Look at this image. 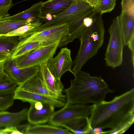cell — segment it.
<instances>
[{
	"label": "cell",
	"mask_w": 134,
	"mask_h": 134,
	"mask_svg": "<svg viewBox=\"0 0 134 134\" xmlns=\"http://www.w3.org/2000/svg\"><path fill=\"white\" fill-rule=\"evenodd\" d=\"M60 126L65 127L75 134H92L88 117L73 119L63 123Z\"/></svg>",
	"instance_id": "obj_17"
},
{
	"label": "cell",
	"mask_w": 134,
	"mask_h": 134,
	"mask_svg": "<svg viewBox=\"0 0 134 134\" xmlns=\"http://www.w3.org/2000/svg\"><path fill=\"white\" fill-rule=\"evenodd\" d=\"M17 86L16 82L5 71L0 76V92L14 91Z\"/></svg>",
	"instance_id": "obj_25"
},
{
	"label": "cell",
	"mask_w": 134,
	"mask_h": 134,
	"mask_svg": "<svg viewBox=\"0 0 134 134\" xmlns=\"http://www.w3.org/2000/svg\"><path fill=\"white\" fill-rule=\"evenodd\" d=\"M73 0H48L43 2L39 17L45 19L46 14L57 15L64 11L72 4Z\"/></svg>",
	"instance_id": "obj_14"
},
{
	"label": "cell",
	"mask_w": 134,
	"mask_h": 134,
	"mask_svg": "<svg viewBox=\"0 0 134 134\" xmlns=\"http://www.w3.org/2000/svg\"><path fill=\"white\" fill-rule=\"evenodd\" d=\"M42 24L40 20H37L22 26L8 33L7 35L17 36L19 38H24L34 32Z\"/></svg>",
	"instance_id": "obj_23"
},
{
	"label": "cell",
	"mask_w": 134,
	"mask_h": 134,
	"mask_svg": "<svg viewBox=\"0 0 134 134\" xmlns=\"http://www.w3.org/2000/svg\"><path fill=\"white\" fill-rule=\"evenodd\" d=\"M34 103H30V106L27 111V119L29 122L35 125L43 124L48 121L54 112L55 107L52 105L43 104V108L38 110L35 108Z\"/></svg>",
	"instance_id": "obj_13"
},
{
	"label": "cell",
	"mask_w": 134,
	"mask_h": 134,
	"mask_svg": "<svg viewBox=\"0 0 134 134\" xmlns=\"http://www.w3.org/2000/svg\"><path fill=\"white\" fill-rule=\"evenodd\" d=\"M89 120L92 129L98 127L110 129L103 134L124 133L134 122V88L110 101L94 104Z\"/></svg>",
	"instance_id": "obj_1"
},
{
	"label": "cell",
	"mask_w": 134,
	"mask_h": 134,
	"mask_svg": "<svg viewBox=\"0 0 134 134\" xmlns=\"http://www.w3.org/2000/svg\"><path fill=\"white\" fill-rule=\"evenodd\" d=\"M67 24H58L43 29L25 37H19L18 44L35 41H45L50 44L60 41L66 34Z\"/></svg>",
	"instance_id": "obj_8"
},
{
	"label": "cell",
	"mask_w": 134,
	"mask_h": 134,
	"mask_svg": "<svg viewBox=\"0 0 134 134\" xmlns=\"http://www.w3.org/2000/svg\"><path fill=\"white\" fill-rule=\"evenodd\" d=\"M34 106L35 108L37 110H41L43 107V104L40 102H35Z\"/></svg>",
	"instance_id": "obj_34"
},
{
	"label": "cell",
	"mask_w": 134,
	"mask_h": 134,
	"mask_svg": "<svg viewBox=\"0 0 134 134\" xmlns=\"http://www.w3.org/2000/svg\"><path fill=\"white\" fill-rule=\"evenodd\" d=\"M52 16L50 14H48L46 15L45 20L46 21H49L52 20Z\"/></svg>",
	"instance_id": "obj_35"
},
{
	"label": "cell",
	"mask_w": 134,
	"mask_h": 134,
	"mask_svg": "<svg viewBox=\"0 0 134 134\" xmlns=\"http://www.w3.org/2000/svg\"><path fill=\"white\" fill-rule=\"evenodd\" d=\"M89 4L95 8H97L100 4L101 0H87Z\"/></svg>",
	"instance_id": "obj_32"
},
{
	"label": "cell",
	"mask_w": 134,
	"mask_h": 134,
	"mask_svg": "<svg viewBox=\"0 0 134 134\" xmlns=\"http://www.w3.org/2000/svg\"><path fill=\"white\" fill-rule=\"evenodd\" d=\"M18 87L28 92L62 100L58 95L48 89L43 81L37 75Z\"/></svg>",
	"instance_id": "obj_16"
},
{
	"label": "cell",
	"mask_w": 134,
	"mask_h": 134,
	"mask_svg": "<svg viewBox=\"0 0 134 134\" xmlns=\"http://www.w3.org/2000/svg\"><path fill=\"white\" fill-rule=\"evenodd\" d=\"M22 134L19 130L17 126H12L4 127L0 129V134Z\"/></svg>",
	"instance_id": "obj_29"
},
{
	"label": "cell",
	"mask_w": 134,
	"mask_h": 134,
	"mask_svg": "<svg viewBox=\"0 0 134 134\" xmlns=\"http://www.w3.org/2000/svg\"><path fill=\"white\" fill-rule=\"evenodd\" d=\"M46 63L52 75L56 79H60L64 73L68 71L71 72L72 69L73 62L70 50L66 47L62 48L55 57L49 59Z\"/></svg>",
	"instance_id": "obj_9"
},
{
	"label": "cell",
	"mask_w": 134,
	"mask_h": 134,
	"mask_svg": "<svg viewBox=\"0 0 134 134\" xmlns=\"http://www.w3.org/2000/svg\"><path fill=\"white\" fill-rule=\"evenodd\" d=\"M127 46L131 53L133 69L134 68V35H133L128 43Z\"/></svg>",
	"instance_id": "obj_31"
},
{
	"label": "cell",
	"mask_w": 134,
	"mask_h": 134,
	"mask_svg": "<svg viewBox=\"0 0 134 134\" xmlns=\"http://www.w3.org/2000/svg\"><path fill=\"white\" fill-rule=\"evenodd\" d=\"M14 100H20L24 102L30 103L40 102L43 104H49L55 107H63L65 101L60 99L28 92L19 88L18 86L14 91Z\"/></svg>",
	"instance_id": "obj_11"
},
{
	"label": "cell",
	"mask_w": 134,
	"mask_h": 134,
	"mask_svg": "<svg viewBox=\"0 0 134 134\" xmlns=\"http://www.w3.org/2000/svg\"><path fill=\"white\" fill-rule=\"evenodd\" d=\"M116 0H101L99 6L97 8L98 11L102 15L110 13L115 8Z\"/></svg>",
	"instance_id": "obj_27"
},
{
	"label": "cell",
	"mask_w": 134,
	"mask_h": 134,
	"mask_svg": "<svg viewBox=\"0 0 134 134\" xmlns=\"http://www.w3.org/2000/svg\"><path fill=\"white\" fill-rule=\"evenodd\" d=\"M70 132L66 129H64L53 125H37L29 127L25 134H69Z\"/></svg>",
	"instance_id": "obj_20"
},
{
	"label": "cell",
	"mask_w": 134,
	"mask_h": 134,
	"mask_svg": "<svg viewBox=\"0 0 134 134\" xmlns=\"http://www.w3.org/2000/svg\"><path fill=\"white\" fill-rule=\"evenodd\" d=\"M109 42L105 55L107 66L113 68L120 66L122 62L124 43L119 16L114 18L108 30Z\"/></svg>",
	"instance_id": "obj_5"
},
{
	"label": "cell",
	"mask_w": 134,
	"mask_h": 134,
	"mask_svg": "<svg viewBox=\"0 0 134 134\" xmlns=\"http://www.w3.org/2000/svg\"><path fill=\"white\" fill-rule=\"evenodd\" d=\"M119 16L124 45L127 46L134 35V8L127 11H121Z\"/></svg>",
	"instance_id": "obj_15"
},
{
	"label": "cell",
	"mask_w": 134,
	"mask_h": 134,
	"mask_svg": "<svg viewBox=\"0 0 134 134\" xmlns=\"http://www.w3.org/2000/svg\"><path fill=\"white\" fill-rule=\"evenodd\" d=\"M122 11H126L134 8V0H122Z\"/></svg>",
	"instance_id": "obj_30"
},
{
	"label": "cell",
	"mask_w": 134,
	"mask_h": 134,
	"mask_svg": "<svg viewBox=\"0 0 134 134\" xmlns=\"http://www.w3.org/2000/svg\"><path fill=\"white\" fill-rule=\"evenodd\" d=\"M27 108L16 113L0 111V128L16 126L27 119Z\"/></svg>",
	"instance_id": "obj_18"
},
{
	"label": "cell",
	"mask_w": 134,
	"mask_h": 134,
	"mask_svg": "<svg viewBox=\"0 0 134 134\" xmlns=\"http://www.w3.org/2000/svg\"><path fill=\"white\" fill-rule=\"evenodd\" d=\"M60 41L41 46L13 59L20 68L40 65L53 57Z\"/></svg>",
	"instance_id": "obj_6"
},
{
	"label": "cell",
	"mask_w": 134,
	"mask_h": 134,
	"mask_svg": "<svg viewBox=\"0 0 134 134\" xmlns=\"http://www.w3.org/2000/svg\"><path fill=\"white\" fill-rule=\"evenodd\" d=\"M14 91L0 92V111L6 110L13 105Z\"/></svg>",
	"instance_id": "obj_26"
},
{
	"label": "cell",
	"mask_w": 134,
	"mask_h": 134,
	"mask_svg": "<svg viewBox=\"0 0 134 134\" xmlns=\"http://www.w3.org/2000/svg\"><path fill=\"white\" fill-rule=\"evenodd\" d=\"M70 87L64 90L66 104H98L104 100L106 95L113 93L100 76H92L81 70L74 75Z\"/></svg>",
	"instance_id": "obj_2"
},
{
	"label": "cell",
	"mask_w": 134,
	"mask_h": 134,
	"mask_svg": "<svg viewBox=\"0 0 134 134\" xmlns=\"http://www.w3.org/2000/svg\"><path fill=\"white\" fill-rule=\"evenodd\" d=\"M19 42V37L17 36H0V56H9Z\"/></svg>",
	"instance_id": "obj_22"
},
{
	"label": "cell",
	"mask_w": 134,
	"mask_h": 134,
	"mask_svg": "<svg viewBox=\"0 0 134 134\" xmlns=\"http://www.w3.org/2000/svg\"><path fill=\"white\" fill-rule=\"evenodd\" d=\"M87 0H73L71 5L61 13L52 16L51 20L46 21L35 32L52 26L63 24L68 25V32L75 35L82 31L86 26L83 19L94 10Z\"/></svg>",
	"instance_id": "obj_4"
},
{
	"label": "cell",
	"mask_w": 134,
	"mask_h": 134,
	"mask_svg": "<svg viewBox=\"0 0 134 134\" xmlns=\"http://www.w3.org/2000/svg\"><path fill=\"white\" fill-rule=\"evenodd\" d=\"M43 2L40 1L34 4L27 10L14 15L3 18L0 21L8 20H28L32 22L40 20L39 16L40 7Z\"/></svg>",
	"instance_id": "obj_19"
},
{
	"label": "cell",
	"mask_w": 134,
	"mask_h": 134,
	"mask_svg": "<svg viewBox=\"0 0 134 134\" xmlns=\"http://www.w3.org/2000/svg\"><path fill=\"white\" fill-rule=\"evenodd\" d=\"M102 15L97 11L93 23L85 29L79 38L80 45L71 72L74 75L81 70L86 62L97 54L103 45L105 30Z\"/></svg>",
	"instance_id": "obj_3"
},
{
	"label": "cell",
	"mask_w": 134,
	"mask_h": 134,
	"mask_svg": "<svg viewBox=\"0 0 134 134\" xmlns=\"http://www.w3.org/2000/svg\"><path fill=\"white\" fill-rule=\"evenodd\" d=\"M50 44L45 41H35L17 44L12 51L10 57L14 59L41 46Z\"/></svg>",
	"instance_id": "obj_21"
},
{
	"label": "cell",
	"mask_w": 134,
	"mask_h": 134,
	"mask_svg": "<svg viewBox=\"0 0 134 134\" xmlns=\"http://www.w3.org/2000/svg\"><path fill=\"white\" fill-rule=\"evenodd\" d=\"M30 23L28 20H8L0 21V36L7 35L8 33Z\"/></svg>",
	"instance_id": "obj_24"
},
{
	"label": "cell",
	"mask_w": 134,
	"mask_h": 134,
	"mask_svg": "<svg viewBox=\"0 0 134 134\" xmlns=\"http://www.w3.org/2000/svg\"><path fill=\"white\" fill-rule=\"evenodd\" d=\"M4 68V71L16 82L18 86L36 76L40 65L20 68L9 56L5 62Z\"/></svg>",
	"instance_id": "obj_10"
},
{
	"label": "cell",
	"mask_w": 134,
	"mask_h": 134,
	"mask_svg": "<svg viewBox=\"0 0 134 134\" xmlns=\"http://www.w3.org/2000/svg\"><path fill=\"white\" fill-rule=\"evenodd\" d=\"M94 104L91 105L78 104H66L61 109L54 113L48 121L49 124L60 126L63 123L69 120L81 117H88L91 116Z\"/></svg>",
	"instance_id": "obj_7"
},
{
	"label": "cell",
	"mask_w": 134,
	"mask_h": 134,
	"mask_svg": "<svg viewBox=\"0 0 134 134\" xmlns=\"http://www.w3.org/2000/svg\"><path fill=\"white\" fill-rule=\"evenodd\" d=\"M12 0H0V20L9 16L8 11L13 5Z\"/></svg>",
	"instance_id": "obj_28"
},
{
	"label": "cell",
	"mask_w": 134,
	"mask_h": 134,
	"mask_svg": "<svg viewBox=\"0 0 134 134\" xmlns=\"http://www.w3.org/2000/svg\"><path fill=\"white\" fill-rule=\"evenodd\" d=\"M103 129L99 127H94L92 129V134H102L103 132Z\"/></svg>",
	"instance_id": "obj_33"
},
{
	"label": "cell",
	"mask_w": 134,
	"mask_h": 134,
	"mask_svg": "<svg viewBox=\"0 0 134 134\" xmlns=\"http://www.w3.org/2000/svg\"><path fill=\"white\" fill-rule=\"evenodd\" d=\"M9 57V56H0V62L6 60Z\"/></svg>",
	"instance_id": "obj_36"
},
{
	"label": "cell",
	"mask_w": 134,
	"mask_h": 134,
	"mask_svg": "<svg viewBox=\"0 0 134 134\" xmlns=\"http://www.w3.org/2000/svg\"><path fill=\"white\" fill-rule=\"evenodd\" d=\"M46 63L40 65L37 75L42 80L47 88L65 101L66 96L63 94L64 86L60 79H56L48 69Z\"/></svg>",
	"instance_id": "obj_12"
}]
</instances>
